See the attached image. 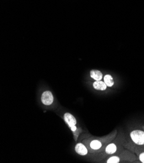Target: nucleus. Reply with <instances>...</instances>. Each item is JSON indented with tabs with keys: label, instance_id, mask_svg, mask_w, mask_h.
Instances as JSON below:
<instances>
[{
	"label": "nucleus",
	"instance_id": "f8f14e48",
	"mask_svg": "<svg viewBox=\"0 0 144 163\" xmlns=\"http://www.w3.org/2000/svg\"><path fill=\"white\" fill-rule=\"evenodd\" d=\"M71 129L72 131H75L76 129H77V127L75 126V125H73V126L71 127Z\"/></svg>",
	"mask_w": 144,
	"mask_h": 163
},
{
	"label": "nucleus",
	"instance_id": "f257e3e1",
	"mask_svg": "<svg viewBox=\"0 0 144 163\" xmlns=\"http://www.w3.org/2000/svg\"><path fill=\"white\" fill-rule=\"evenodd\" d=\"M131 138L132 141L138 145L144 144V131L134 130L131 133Z\"/></svg>",
	"mask_w": 144,
	"mask_h": 163
},
{
	"label": "nucleus",
	"instance_id": "f03ea898",
	"mask_svg": "<svg viewBox=\"0 0 144 163\" xmlns=\"http://www.w3.org/2000/svg\"><path fill=\"white\" fill-rule=\"evenodd\" d=\"M53 96L51 92L47 90L43 92L41 97L42 102L45 105H50L53 103Z\"/></svg>",
	"mask_w": 144,
	"mask_h": 163
},
{
	"label": "nucleus",
	"instance_id": "423d86ee",
	"mask_svg": "<svg viewBox=\"0 0 144 163\" xmlns=\"http://www.w3.org/2000/svg\"><path fill=\"white\" fill-rule=\"evenodd\" d=\"M93 87L95 90H105L107 87L105 82L101 81H96L93 83Z\"/></svg>",
	"mask_w": 144,
	"mask_h": 163
},
{
	"label": "nucleus",
	"instance_id": "20e7f679",
	"mask_svg": "<svg viewBox=\"0 0 144 163\" xmlns=\"http://www.w3.org/2000/svg\"><path fill=\"white\" fill-rule=\"evenodd\" d=\"M75 150L76 152L80 155H86L88 153V150L86 146L82 143H78L75 146Z\"/></svg>",
	"mask_w": 144,
	"mask_h": 163
},
{
	"label": "nucleus",
	"instance_id": "6e6552de",
	"mask_svg": "<svg viewBox=\"0 0 144 163\" xmlns=\"http://www.w3.org/2000/svg\"><path fill=\"white\" fill-rule=\"evenodd\" d=\"M103 79H104V82L106 84L107 87H111L114 84L113 77L110 75H109V74H106V76H105Z\"/></svg>",
	"mask_w": 144,
	"mask_h": 163
},
{
	"label": "nucleus",
	"instance_id": "9b49d317",
	"mask_svg": "<svg viewBox=\"0 0 144 163\" xmlns=\"http://www.w3.org/2000/svg\"><path fill=\"white\" fill-rule=\"evenodd\" d=\"M139 159H140V161H141V162H143V163H144V152L140 155V156H139Z\"/></svg>",
	"mask_w": 144,
	"mask_h": 163
},
{
	"label": "nucleus",
	"instance_id": "0eeeda50",
	"mask_svg": "<svg viewBox=\"0 0 144 163\" xmlns=\"http://www.w3.org/2000/svg\"><path fill=\"white\" fill-rule=\"evenodd\" d=\"M117 151V146L115 144L110 143L106 147L105 151L107 154H113L116 153Z\"/></svg>",
	"mask_w": 144,
	"mask_h": 163
},
{
	"label": "nucleus",
	"instance_id": "7ed1b4c3",
	"mask_svg": "<svg viewBox=\"0 0 144 163\" xmlns=\"http://www.w3.org/2000/svg\"><path fill=\"white\" fill-rule=\"evenodd\" d=\"M64 119L66 124H68L69 126L71 127L73 125H75L77 124V120L73 116L72 114L69 113H66L64 115Z\"/></svg>",
	"mask_w": 144,
	"mask_h": 163
},
{
	"label": "nucleus",
	"instance_id": "1a4fd4ad",
	"mask_svg": "<svg viewBox=\"0 0 144 163\" xmlns=\"http://www.w3.org/2000/svg\"><path fill=\"white\" fill-rule=\"evenodd\" d=\"M102 147V143L98 140H94L90 142V147L94 150H98Z\"/></svg>",
	"mask_w": 144,
	"mask_h": 163
},
{
	"label": "nucleus",
	"instance_id": "39448f33",
	"mask_svg": "<svg viewBox=\"0 0 144 163\" xmlns=\"http://www.w3.org/2000/svg\"><path fill=\"white\" fill-rule=\"evenodd\" d=\"M90 76L95 81H101L103 79V73L97 70H92L90 72Z\"/></svg>",
	"mask_w": 144,
	"mask_h": 163
},
{
	"label": "nucleus",
	"instance_id": "9d476101",
	"mask_svg": "<svg viewBox=\"0 0 144 163\" xmlns=\"http://www.w3.org/2000/svg\"><path fill=\"white\" fill-rule=\"evenodd\" d=\"M120 159L119 157L117 156H112L110 157L108 160H107V163H118L120 162Z\"/></svg>",
	"mask_w": 144,
	"mask_h": 163
}]
</instances>
